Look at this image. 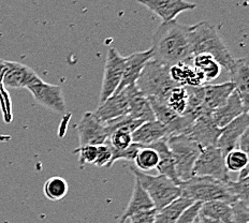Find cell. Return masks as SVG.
Segmentation results:
<instances>
[{"mask_svg": "<svg viewBox=\"0 0 249 223\" xmlns=\"http://www.w3.org/2000/svg\"><path fill=\"white\" fill-rule=\"evenodd\" d=\"M188 25L179 24L178 20L162 23L155 31L152 50L153 59L172 67L193 59Z\"/></svg>", "mask_w": 249, "mask_h": 223, "instance_id": "obj_1", "label": "cell"}, {"mask_svg": "<svg viewBox=\"0 0 249 223\" xmlns=\"http://www.w3.org/2000/svg\"><path fill=\"white\" fill-rule=\"evenodd\" d=\"M189 38L193 55L205 54L214 58L221 68L228 72L234 64V58L229 53V50L224 40L218 34L215 26L207 22H200L189 27Z\"/></svg>", "mask_w": 249, "mask_h": 223, "instance_id": "obj_2", "label": "cell"}, {"mask_svg": "<svg viewBox=\"0 0 249 223\" xmlns=\"http://www.w3.org/2000/svg\"><path fill=\"white\" fill-rule=\"evenodd\" d=\"M136 86L147 99L163 102L168 93L179 85L171 77L169 66L152 58L144 66Z\"/></svg>", "mask_w": 249, "mask_h": 223, "instance_id": "obj_3", "label": "cell"}, {"mask_svg": "<svg viewBox=\"0 0 249 223\" xmlns=\"http://www.w3.org/2000/svg\"><path fill=\"white\" fill-rule=\"evenodd\" d=\"M230 181V180H229ZM229 181H221L203 176H193L190 179L179 183L180 192L184 198L193 200L194 202L222 201L232 205L236 200L233 198L230 191Z\"/></svg>", "mask_w": 249, "mask_h": 223, "instance_id": "obj_4", "label": "cell"}, {"mask_svg": "<svg viewBox=\"0 0 249 223\" xmlns=\"http://www.w3.org/2000/svg\"><path fill=\"white\" fill-rule=\"evenodd\" d=\"M134 177L152 200L156 210L163 208L181 195L179 185L163 175H149L130 167Z\"/></svg>", "mask_w": 249, "mask_h": 223, "instance_id": "obj_5", "label": "cell"}, {"mask_svg": "<svg viewBox=\"0 0 249 223\" xmlns=\"http://www.w3.org/2000/svg\"><path fill=\"white\" fill-rule=\"evenodd\" d=\"M168 147L172 153L175 161L176 173L179 183L193 177V170L202 148L184 134L171 136L167 138Z\"/></svg>", "mask_w": 249, "mask_h": 223, "instance_id": "obj_6", "label": "cell"}, {"mask_svg": "<svg viewBox=\"0 0 249 223\" xmlns=\"http://www.w3.org/2000/svg\"><path fill=\"white\" fill-rule=\"evenodd\" d=\"M193 176H203L221 181L231 180L225 164V155L217 146L202 148L193 170Z\"/></svg>", "mask_w": 249, "mask_h": 223, "instance_id": "obj_7", "label": "cell"}, {"mask_svg": "<svg viewBox=\"0 0 249 223\" xmlns=\"http://www.w3.org/2000/svg\"><path fill=\"white\" fill-rule=\"evenodd\" d=\"M33 95L35 101L40 105L53 111L55 113H65L67 105L62 92V87L59 85L49 84L38 76L26 87Z\"/></svg>", "mask_w": 249, "mask_h": 223, "instance_id": "obj_8", "label": "cell"}, {"mask_svg": "<svg viewBox=\"0 0 249 223\" xmlns=\"http://www.w3.org/2000/svg\"><path fill=\"white\" fill-rule=\"evenodd\" d=\"M124 58L126 57H123L116 49L110 48L107 50L99 104L105 102L107 98H110L117 90L119 83L122 81Z\"/></svg>", "mask_w": 249, "mask_h": 223, "instance_id": "obj_9", "label": "cell"}, {"mask_svg": "<svg viewBox=\"0 0 249 223\" xmlns=\"http://www.w3.org/2000/svg\"><path fill=\"white\" fill-rule=\"evenodd\" d=\"M79 146L85 145H102L108 138L105 123L101 122L92 112H86L77 124Z\"/></svg>", "mask_w": 249, "mask_h": 223, "instance_id": "obj_10", "label": "cell"}, {"mask_svg": "<svg viewBox=\"0 0 249 223\" xmlns=\"http://www.w3.org/2000/svg\"><path fill=\"white\" fill-rule=\"evenodd\" d=\"M39 75L30 67L19 62L4 60L0 85L8 88H26Z\"/></svg>", "mask_w": 249, "mask_h": 223, "instance_id": "obj_11", "label": "cell"}, {"mask_svg": "<svg viewBox=\"0 0 249 223\" xmlns=\"http://www.w3.org/2000/svg\"><path fill=\"white\" fill-rule=\"evenodd\" d=\"M220 131L221 129L217 128L212 120L211 114H203L193 122L186 136L195 141L201 148H205L217 146Z\"/></svg>", "mask_w": 249, "mask_h": 223, "instance_id": "obj_12", "label": "cell"}, {"mask_svg": "<svg viewBox=\"0 0 249 223\" xmlns=\"http://www.w3.org/2000/svg\"><path fill=\"white\" fill-rule=\"evenodd\" d=\"M138 2L157 14L162 19V23L172 22L178 14L196 8V3L186 0H138Z\"/></svg>", "mask_w": 249, "mask_h": 223, "instance_id": "obj_13", "label": "cell"}, {"mask_svg": "<svg viewBox=\"0 0 249 223\" xmlns=\"http://www.w3.org/2000/svg\"><path fill=\"white\" fill-rule=\"evenodd\" d=\"M248 127L249 117L248 112H246L221 129L217 141V147L220 149L222 154L226 155L231 150L236 149L238 139L242 137V134L247 130Z\"/></svg>", "mask_w": 249, "mask_h": 223, "instance_id": "obj_14", "label": "cell"}, {"mask_svg": "<svg viewBox=\"0 0 249 223\" xmlns=\"http://www.w3.org/2000/svg\"><path fill=\"white\" fill-rule=\"evenodd\" d=\"M101 122L110 121L112 119L127 115L129 113V96L127 88L115 92L110 98L99 104L96 112H92Z\"/></svg>", "mask_w": 249, "mask_h": 223, "instance_id": "obj_15", "label": "cell"}, {"mask_svg": "<svg viewBox=\"0 0 249 223\" xmlns=\"http://www.w3.org/2000/svg\"><path fill=\"white\" fill-rule=\"evenodd\" d=\"M152 58L153 51L150 49L144 51H137V53H133L132 55L126 57L124 58L122 81L119 83V86L115 92L121 91L128 86L136 85L144 66Z\"/></svg>", "mask_w": 249, "mask_h": 223, "instance_id": "obj_16", "label": "cell"}, {"mask_svg": "<svg viewBox=\"0 0 249 223\" xmlns=\"http://www.w3.org/2000/svg\"><path fill=\"white\" fill-rule=\"evenodd\" d=\"M248 112V106L244 104L241 97L234 90L231 96L228 98V100L222 106L218 107L211 114L212 120L214 121L215 126L219 129L226 127L228 123L234 120L235 118L241 116L242 114Z\"/></svg>", "mask_w": 249, "mask_h": 223, "instance_id": "obj_17", "label": "cell"}, {"mask_svg": "<svg viewBox=\"0 0 249 223\" xmlns=\"http://www.w3.org/2000/svg\"><path fill=\"white\" fill-rule=\"evenodd\" d=\"M234 91V86L231 82H226L222 84H205L204 98L202 103L201 113L212 114L218 107L222 106Z\"/></svg>", "mask_w": 249, "mask_h": 223, "instance_id": "obj_18", "label": "cell"}, {"mask_svg": "<svg viewBox=\"0 0 249 223\" xmlns=\"http://www.w3.org/2000/svg\"><path fill=\"white\" fill-rule=\"evenodd\" d=\"M126 88L129 96L128 115L142 122L156 120L147 98L138 90L136 85L128 86Z\"/></svg>", "mask_w": 249, "mask_h": 223, "instance_id": "obj_19", "label": "cell"}, {"mask_svg": "<svg viewBox=\"0 0 249 223\" xmlns=\"http://www.w3.org/2000/svg\"><path fill=\"white\" fill-rule=\"evenodd\" d=\"M169 137L170 134L167 128L157 120L142 123L131 134L132 143L139 144L141 146H149V145L161 141V139H167Z\"/></svg>", "mask_w": 249, "mask_h": 223, "instance_id": "obj_20", "label": "cell"}, {"mask_svg": "<svg viewBox=\"0 0 249 223\" xmlns=\"http://www.w3.org/2000/svg\"><path fill=\"white\" fill-rule=\"evenodd\" d=\"M231 83L234 86V90L241 97L244 104L248 106L249 95V62L246 58L234 59L232 68L229 71Z\"/></svg>", "mask_w": 249, "mask_h": 223, "instance_id": "obj_21", "label": "cell"}, {"mask_svg": "<svg viewBox=\"0 0 249 223\" xmlns=\"http://www.w3.org/2000/svg\"><path fill=\"white\" fill-rule=\"evenodd\" d=\"M149 147L154 148L156 152L158 153L159 161L156 170L158 171L159 175H163L165 177H168L169 179L174 181L175 184L179 185L178 173H176L174 157L168 147L167 139H161V141L156 142L152 145H149Z\"/></svg>", "mask_w": 249, "mask_h": 223, "instance_id": "obj_22", "label": "cell"}, {"mask_svg": "<svg viewBox=\"0 0 249 223\" xmlns=\"http://www.w3.org/2000/svg\"><path fill=\"white\" fill-rule=\"evenodd\" d=\"M170 75L176 84L183 87H198L205 85L202 76L191 65V61L181 62V64L170 67Z\"/></svg>", "mask_w": 249, "mask_h": 223, "instance_id": "obj_23", "label": "cell"}, {"mask_svg": "<svg viewBox=\"0 0 249 223\" xmlns=\"http://www.w3.org/2000/svg\"><path fill=\"white\" fill-rule=\"evenodd\" d=\"M154 204L152 200H150L149 195L147 194L146 191L143 189L141 184L136 179L134 181V187L133 191L131 194V199L129 201L127 208L124 209V214L121 217V220L119 221H124L127 220L128 218H130L134 214H138V212H141L144 210H149L154 209Z\"/></svg>", "mask_w": 249, "mask_h": 223, "instance_id": "obj_24", "label": "cell"}, {"mask_svg": "<svg viewBox=\"0 0 249 223\" xmlns=\"http://www.w3.org/2000/svg\"><path fill=\"white\" fill-rule=\"evenodd\" d=\"M191 65L202 76L205 84L215 81L221 74L222 68L220 65L210 55L200 54L194 56L191 59Z\"/></svg>", "mask_w": 249, "mask_h": 223, "instance_id": "obj_25", "label": "cell"}, {"mask_svg": "<svg viewBox=\"0 0 249 223\" xmlns=\"http://www.w3.org/2000/svg\"><path fill=\"white\" fill-rule=\"evenodd\" d=\"M194 203L195 202L193 200L184 198V196H179L178 199L173 201L172 203L156 211L155 223H175L179 216L183 214V211Z\"/></svg>", "mask_w": 249, "mask_h": 223, "instance_id": "obj_26", "label": "cell"}, {"mask_svg": "<svg viewBox=\"0 0 249 223\" xmlns=\"http://www.w3.org/2000/svg\"><path fill=\"white\" fill-rule=\"evenodd\" d=\"M200 215L224 223H232L233 221L232 206L222 201H211L202 203Z\"/></svg>", "mask_w": 249, "mask_h": 223, "instance_id": "obj_27", "label": "cell"}, {"mask_svg": "<svg viewBox=\"0 0 249 223\" xmlns=\"http://www.w3.org/2000/svg\"><path fill=\"white\" fill-rule=\"evenodd\" d=\"M43 192L45 198L52 202L60 201L68 194L69 185L65 178L54 176V177H51L45 181Z\"/></svg>", "mask_w": 249, "mask_h": 223, "instance_id": "obj_28", "label": "cell"}, {"mask_svg": "<svg viewBox=\"0 0 249 223\" xmlns=\"http://www.w3.org/2000/svg\"><path fill=\"white\" fill-rule=\"evenodd\" d=\"M159 155L156 150L149 146H142L134 158L133 162L136 164V169L141 172H149L153 171L158 165Z\"/></svg>", "mask_w": 249, "mask_h": 223, "instance_id": "obj_29", "label": "cell"}, {"mask_svg": "<svg viewBox=\"0 0 249 223\" xmlns=\"http://www.w3.org/2000/svg\"><path fill=\"white\" fill-rule=\"evenodd\" d=\"M187 101H188V96H187L186 87L176 86L168 93L162 103L167 104L178 115L184 116L187 110Z\"/></svg>", "mask_w": 249, "mask_h": 223, "instance_id": "obj_30", "label": "cell"}, {"mask_svg": "<svg viewBox=\"0 0 249 223\" xmlns=\"http://www.w3.org/2000/svg\"><path fill=\"white\" fill-rule=\"evenodd\" d=\"M142 123L144 122L137 120V119H133L127 114V115L117 117L115 119H112L110 121L105 122V126L107 128L108 136H110L112 132L116 130H124L132 134V132L136 131Z\"/></svg>", "mask_w": 249, "mask_h": 223, "instance_id": "obj_31", "label": "cell"}, {"mask_svg": "<svg viewBox=\"0 0 249 223\" xmlns=\"http://www.w3.org/2000/svg\"><path fill=\"white\" fill-rule=\"evenodd\" d=\"M249 159L248 154L242 152L240 149H233L225 155V164L228 172H241L243 169L248 167Z\"/></svg>", "mask_w": 249, "mask_h": 223, "instance_id": "obj_32", "label": "cell"}, {"mask_svg": "<svg viewBox=\"0 0 249 223\" xmlns=\"http://www.w3.org/2000/svg\"><path fill=\"white\" fill-rule=\"evenodd\" d=\"M107 143L110 145L111 148L114 150L126 149L132 144L131 133L124 130H116L108 136Z\"/></svg>", "mask_w": 249, "mask_h": 223, "instance_id": "obj_33", "label": "cell"}, {"mask_svg": "<svg viewBox=\"0 0 249 223\" xmlns=\"http://www.w3.org/2000/svg\"><path fill=\"white\" fill-rule=\"evenodd\" d=\"M249 177L244 179H237L236 181L230 180L228 185L231 193L236 201L248 202V190H249Z\"/></svg>", "mask_w": 249, "mask_h": 223, "instance_id": "obj_34", "label": "cell"}, {"mask_svg": "<svg viewBox=\"0 0 249 223\" xmlns=\"http://www.w3.org/2000/svg\"><path fill=\"white\" fill-rule=\"evenodd\" d=\"M142 146L139 144L136 143H132L130 146L127 147L126 149H123V150H114L112 149V159H111V162L110 165H108V168H111L112 165L115 163L118 160H126V161H130L133 162L134 158H136V155L139 152V149L141 148Z\"/></svg>", "mask_w": 249, "mask_h": 223, "instance_id": "obj_35", "label": "cell"}, {"mask_svg": "<svg viewBox=\"0 0 249 223\" xmlns=\"http://www.w3.org/2000/svg\"><path fill=\"white\" fill-rule=\"evenodd\" d=\"M74 153L79 157V163L81 167L86 164H93L97 159L98 148L96 145H85V146H79Z\"/></svg>", "mask_w": 249, "mask_h": 223, "instance_id": "obj_36", "label": "cell"}, {"mask_svg": "<svg viewBox=\"0 0 249 223\" xmlns=\"http://www.w3.org/2000/svg\"><path fill=\"white\" fill-rule=\"evenodd\" d=\"M231 206L233 209L232 223H249L248 202L236 201Z\"/></svg>", "mask_w": 249, "mask_h": 223, "instance_id": "obj_37", "label": "cell"}, {"mask_svg": "<svg viewBox=\"0 0 249 223\" xmlns=\"http://www.w3.org/2000/svg\"><path fill=\"white\" fill-rule=\"evenodd\" d=\"M97 148H98L97 159L93 164L99 168H103V167L108 168L112 159V154H113L111 146L107 143H106L102 145H97Z\"/></svg>", "mask_w": 249, "mask_h": 223, "instance_id": "obj_38", "label": "cell"}, {"mask_svg": "<svg viewBox=\"0 0 249 223\" xmlns=\"http://www.w3.org/2000/svg\"><path fill=\"white\" fill-rule=\"evenodd\" d=\"M201 205V202H195L193 205L183 211V214L179 216L175 223H196L199 219Z\"/></svg>", "mask_w": 249, "mask_h": 223, "instance_id": "obj_39", "label": "cell"}, {"mask_svg": "<svg viewBox=\"0 0 249 223\" xmlns=\"http://www.w3.org/2000/svg\"><path fill=\"white\" fill-rule=\"evenodd\" d=\"M156 211L157 210L154 208L138 212V214H134L130 218H128V220L131 223H155Z\"/></svg>", "mask_w": 249, "mask_h": 223, "instance_id": "obj_40", "label": "cell"}, {"mask_svg": "<svg viewBox=\"0 0 249 223\" xmlns=\"http://www.w3.org/2000/svg\"><path fill=\"white\" fill-rule=\"evenodd\" d=\"M237 149L242 150V152L248 154V150H249V129L244 132L242 134V137H240L237 142Z\"/></svg>", "mask_w": 249, "mask_h": 223, "instance_id": "obj_41", "label": "cell"}, {"mask_svg": "<svg viewBox=\"0 0 249 223\" xmlns=\"http://www.w3.org/2000/svg\"><path fill=\"white\" fill-rule=\"evenodd\" d=\"M199 221L200 223H224L221 221H218V220H214V219H211V218H207V217H204L199 214Z\"/></svg>", "mask_w": 249, "mask_h": 223, "instance_id": "obj_42", "label": "cell"}, {"mask_svg": "<svg viewBox=\"0 0 249 223\" xmlns=\"http://www.w3.org/2000/svg\"><path fill=\"white\" fill-rule=\"evenodd\" d=\"M119 222H121V223H131V222L129 221L128 219H127V220H124V221H119Z\"/></svg>", "mask_w": 249, "mask_h": 223, "instance_id": "obj_43", "label": "cell"}, {"mask_svg": "<svg viewBox=\"0 0 249 223\" xmlns=\"http://www.w3.org/2000/svg\"><path fill=\"white\" fill-rule=\"evenodd\" d=\"M196 223H200V221H199V219H198V221H196Z\"/></svg>", "mask_w": 249, "mask_h": 223, "instance_id": "obj_44", "label": "cell"}, {"mask_svg": "<svg viewBox=\"0 0 249 223\" xmlns=\"http://www.w3.org/2000/svg\"><path fill=\"white\" fill-rule=\"evenodd\" d=\"M118 223H121V222H118Z\"/></svg>", "mask_w": 249, "mask_h": 223, "instance_id": "obj_45", "label": "cell"}]
</instances>
